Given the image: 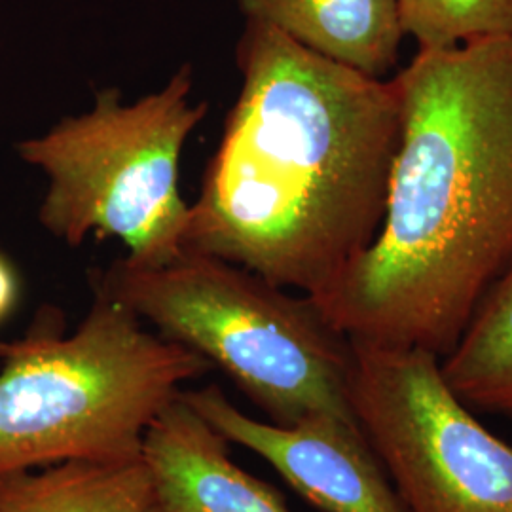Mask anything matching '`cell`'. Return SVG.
<instances>
[{
    "instance_id": "277c9868",
    "label": "cell",
    "mask_w": 512,
    "mask_h": 512,
    "mask_svg": "<svg viewBox=\"0 0 512 512\" xmlns=\"http://www.w3.org/2000/svg\"><path fill=\"white\" fill-rule=\"evenodd\" d=\"M92 287L219 366L272 423L317 414L357 421L349 401L353 342L308 294L294 296L241 266L190 251L156 268L118 258L95 272Z\"/></svg>"
},
{
    "instance_id": "5b68a950",
    "label": "cell",
    "mask_w": 512,
    "mask_h": 512,
    "mask_svg": "<svg viewBox=\"0 0 512 512\" xmlns=\"http://www.w3.org/2000/svg\"><path fill=\"white\" fill-rule=\"evenodd\" d=\"M194 69L184 63L164 88L124 105L118 88L92 109L61 118L44 135L19 141V160L48 181L42 228L78 247L90 234L120 239L126 260L156 268L184 253L190 205L179 188L184 145L209 103H192Z\"/></svg>"
},
{
    "instance_id": "4fadbf2b",
    "label": "cell",
    "mask_w": 512,
    "mask_h": 512,
    "mask_svg": "<svg viewBox=\"0 0 512 512\" xmlns=\"http://www.w3.org/2000/svg\"><path fill=\"white\" fill-rule=\"evenodd\" d=\"M19 298V279L16 268L0 253V323L14 311Z\"/></svg>"
},
{
    "instance_id": "3957f363",
    "label": "cell",
    "mask_w": 512,
    "mask_h": 512,
    "mask_svg": "<svg viewBox=\"0 0 512 512\" xmlns=\"http://www.w3.org/2000/svg\"><path fill=\"white\" fill-rule=\"evenodd\" d=\"M211 370L105 294L69 334L61 311L46 306L25 336L0 340V475L139 458L152 420Z\"/></svg>"
},
{
    "instance_id": "8fae6325",
    "label": "cell",
    "mask_w": 512,
    "mask_h": 512,
    "mask_svg": "<svg viewBox=\"0 0 512 512\" xmlns=\"http://www.w3.org/2000/svg\"><path fill=\"white\" fill-rule=\"evenodd\" d=\"M440 368L473 412L512 421V266L484 296Z\"/></svg>"
},
{
    "instance_id": "9c48e42d",
    "label": "cell",
    "mask_w": 512,
    "mask_h": 512,
    "mask_svg": "<svg viewBox=\"0 0 512 512\" xmlns=\"http://www.w3.org/2000/svg\"><path fill=\"white\" fill-rule=\"evenodd\" d=\"M260 21L302 48L370 78L399 65L404 35L399 0H238Z\"/></svg>"
},
{
    "instance_id": "6da1fadb",
    "label": "cell",
    "mask_w": 512,
    "mask_h": 512,
    "mask_svg": "<svg viewBox=\"0 0 512 512\" xmlns=\"http://www.w3.org/2000/svg\"><path fill=\"white\" fill-rule=\"evenodd\" d=\"M241 88L190 205L184 251L325 291L376 238L401 139L393 76L370 78L245 19Z\"/></svg>"
},
{
    "instance_id": "30bf717a",
    "label": "cell",
    "mask_w": 512,
    "mask_h": 512,
    "mask_svg": "<svg viewBox=\"0 0 512 512\" xmlns=\"http://www.w3.org/2000/svg\"><path fill=\"white\" fill-rule=\"evenodd\" d=\"M156 503L143 458L71 459L0 475V512H148Z\"/></svg>"
},
{
    "instance_id": "ba28073f",
    "label": "cell",
    "mask_w": 512,
    "mask_h": 512,
    "mask_svg": "<svg viewBox=\"0 0 512 512\" xmlns=\"http://www.w3.org/2000/svg\"><path fill=\"white\" fill-rule=\"evenodd\" d=\"M141 458L156 499L173 512H293L230 459L228 440L181 393L148 425Z\"/></svg>"
},
{
    "instance_id": "7a4b0ae2",
    "label": "cell",
    "mask_w": 512,
    "mask_h": 512,
    "mask_svg": "<svg viewBox=\"0 0 512 512\" xmlns=\"http://www.w3.org/2000/svg\"><path fill=\"white\" fill-rule=\"evenodd\" d=\"M382 226L315 304L351 340L444 359L512 266V37L418 50Z\"/></svg>"
},
{
    "instance_id": "52a82bcc",
    "label": "cell",
    "mask_w": 512,
    "mask_h": 512,
    "mask_svg": "<svg viewBox=\"0 0 512 512\" xmlns=\"http://www.w3.org/2000/svg\"><path fill=\"white\" fill-rule=\"evenodd\" d=\"M184 401L228 442L268 461L323 512H406L384 465L357 421L317 414L294 425L258 421L219 385L183 389Z\"/></svg>"
},
{
    "instance_id": "5bb4252c",
    "label": "cell",
    "mask_w": 512,
    "mask_h": 512,
    "mask_svg": "<svg viewBox=\"0 0 512 512\" xmlns=\"http://www.w3.org/2000/svg\"><path fill=\"white\" fill-rule=\"evenodd\" d=\"M148 512H173L171 511V509H167V507H165V505H162V503H160V501H158V499H156V503H154V505H152V507H150V511Z\"/></svg>"
},
{
    "instance_id": "8992f818",
    "label": "cell",
    "mask_w": 512,
    "mask_h": 512,
    "mask_svg": "<svg viewBox=\"0 0 512 512\" xmlns=\"http://www.w3.org/2000/svg\"><path fill=\"white\" fill-rule=\"evenodd\" d=\"M351 342V408L406 512H512V446L452 391L439 357Z\"/></svg>"
},
{
    "instance_id": "7c38bea8",
    "label": "cell",
    "mask_w": 512,
    "mask_h": 512,
    "mask_svg": "<svg viewBox=\"0 0 512 512\" xmlns=\"http://www.w3.org/2000/svg\"><path fill=\"white\" fill-rule=\"evenodd\" d=\"M404 35L418 50L512 37V0H399Z\"/></svg>"
}]
</instances>
